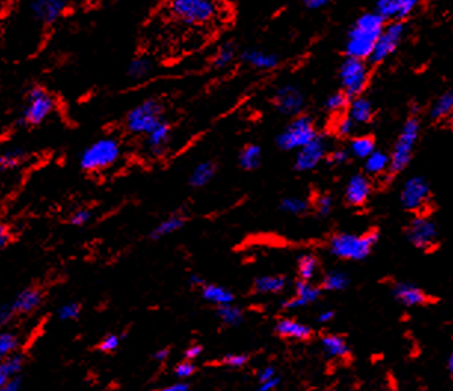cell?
Returning <instances> with one entry per match:
<instances>
[{"label": "cell", "mask_w": 453, "mask_h": 391, "mask_svg": "<svg viewBox=\"0 0 453 391\" xmlns=\"http://www.w3.org/2000/svg\"><path fill=\"white\" fill-rule=\"evenodd\" d=\"M384 21L385 20L376 12H368V14L359 17L347 36V55L363 61L369 58L378 37L384 30Z\"/></svg>", "instance_id": "obj_1"}, {"label": "cell", "mask_w": 453, "mask_h": 391, "mask_svg": "<svg viewBox=\"0 0 453 391\" xmlns=\"http://www.w3.org/2000/svg\"><path fill=\"white\" fill-rule=\"evenodd\" d=\"M171 18L187 27H205L221 17L218 0H168Z\"/></svg>", "instance_id": "obj_2"}, {"label": "cell", "mask_w": 453, "mask_h": 391, "mask_svg": "<svg viewBox=\"0 0 453 391\" xmlns=\"http://www.w3.org/2000/svg\"><path fill=\"white\" fill-rule=\"evenodd\" d=\"M378 242V233L371 232L366 234L339 233L335 234L329 242L331 254L339 260L363 261L366 260L373 246Z\"/></svg>", "instance_id": "obj_3"}, {"label": "cell", "mask_w": 453, "mask_h": 391, "mask_svg": "<svg viewBox=\"0 0 453 391\" xmlns=\"http://www.w3.org/2000/svg\"><path fill=\"white\" fill-rule=\"evenodd\" d=\"M122 155V147L115 138H101L86 147L79 159L80 168L86 172H98L115 165Z\"/></svg>", "instance_id": "obj_4"}, {"label": "cell", "mask_w": 453, "mask_h": 391, "mask_svg": "<svg viewBox=\"0 0 453 391\" xmlns=\"http://www.w3.org/2000/svg\"><path fill=\"white\" fill-rule=\"evenodd\" d=\"M55 108V99L43 86H33L25 98L20 123L24 126L42 125Z\"/></svg>", "instance_id": "obj_5"}, {"label": "cell", "mask_w": 453, "mask_h": 391, "mask_svg": "<svg viewBox=\"0 0 453 391\" xmlns=\"http://www.w3.org/2000/svg\"><path fill=\"white\" fill-rule=\"evenodd\" d=\"M43 292L39 287L29 286L20 291L14 299L0 306V326H6L17 318L27 316L42 306Z\"/></svg>", "instance_id": "obj_6"}, {"label": "cell", "mask_w": 453, "mask_h": 391, "mask_svg": "<svg viewBox=\"0 0 453 391\" xmlns=\"http://www.w3.org/2000/svg\"><path fill=\"white\" fill-rule=\"evenodd\" d=\"M160 122H163V106L157 99L150 98L128 113L126 129L136 135H148Z\"/></svg>", "instance_id": "obj_7"}, {"label": "cell", "mask_w": 453, "mask_h": 391, "mask_svg": "<svg viewBox=\"0 0 453 391\" xmlns=\"http://www.w3.org/2000/svg\"><path fill=\"white\" fill-rule=\"evenodd\" d=\"M419 136V122L417 118H410L405 125H403L401 132L397 138L393 155L389 156V171L393 173L401 172L405 169L412 157L415 144Z\"/></svg>", "instance_id": "obj_8"}, {"label": "cell", "mask_w": 453, "mask_h": 391, "mask_svg": "<svg viewBox=\"0 0 453 391\" xmlns=\"http://www.w3.org/2000/svg\"><path fill=\"white\" fill-rule=\"evenodd\" d=\"M317 136L316 126L308 116H298L277 136V145L285 151L299 150Z\"/></svg>", "instance_id": "obj_9"}, {"label": "cell", "mask_w": 453, "mask_h": 391, "mask_svg": "<svg viewBox=\"0 0 453 391\" xmlns=\"http://www.w3.org/2000/svg\"><path fill=\"white\" fill-rule=\"evenodd\" d=\"M339 79H341L343 92L348 98L359 97L364 91L369 79L368 67L364 64V61L348 57L343 62L341 70H339Z\"/></svg>", "instance_id": "obj_10"}, {"label": "cell", "mask_w": 453, "mask_h": 391, "mask_svg": "<svg viewBox=\"0 0 453 391\" xmlns=\"http://www.w3.org/2000/svg\"><path fill=\"white\" fill-rule=\"evenodd\" d=\"M403 36H405V24L401 21H393L391 24H388L378 37L369 59L375 64L385 61L398 48Z\"/></svg>", "instance_id": "obj_11"}, {"label": "cell", "mask_w": 453, "mask_h": 391, "mask_svg": "<svg viewBox=\"0 0 453 391\" xmlns=\"http://www.w3.org/2000/svg\"><path fill=\"white\" fill-rule=\"evenodd\" d=\"M273 104L275 110L285 116H298L305 107V97L298 86L287 83L275 90Z\"/></svg>", "instance_id": "obj_12"}, {"label": "cell", "mask_w": 453, "mask_h": 391, "mask_svg": "<svg viewBox=\"0 0 453 391\" xmlns=\"http://www.w3.org/2000/svg\"><path fill=\"white\" fill-rule=\"evenodd\" d=\"M408 239L418 249H431L438 239V229L430 218L415 217L408 227Z\"/></svg>", "instance_id": "obj_13"}, {"label": "cell", "mask_w": 453, "mask_h": 391, "mask_svg": "<svg viewBox=\"0 0 453 391\" xmlns=\"http://www.w3.org/2000/svg\"><path fill=\"white\" fill-rule=\"evenodd\" d=\"M430 200V185L422 176H412L401 188L400 201L409 211H421Z\"/></svg>", "instance_id": "obj_14"}, {"label": "cell", "mask_w": 453, "mask_h": 391, "mask_svg": "<svg viewBox=\"0 0 453 391\" xmlns=\"http://www.w3.org/2000/svg\"><path fill=\"white\" fill-rule=\"evenodd\" d=\"M326 155V141L319 135L307 145L298 150L295 157V169L299 172L312 171L323 160Z\"/></svg>", "instance_id": "obj_15"}, {"label": "cell", "mask_w": 453, "mask_h": 391, "mask_svg": "<svg viewBox=\"0 0 453 391\" xmlns=\"http://www.w3.org/2000/svg\"><path fill=\"white\" fill-rule=\"evenodd\" d=\"M67 8V0H31L30 9L34 20L43 25L57 22Z\"/></svg>", "instance_id": "obj_16"}, {"label": "cell", "mask_w": 453, "mask_h": 391, "mask_svg": "<svg viewBox=\"0 0 453 391\" xmlns=\"http://www.w3.org/2000/svg\"><path fill=\"white\" fill-rule=\"evenodd\" d=\"M421 0H378L376 14L384 20L401 21L418 8Z\"/></svg>", "instance_id": "obj_17"}, {"label": "cell", "mask_w": 453, "mask_h": 391, "mask_svg": "<svg viewBox=\"0 0 453 391\" xmlns=\"http://www.w3.org/2000/svg\"><path fill=\"white\" fill-rule=\"evenodd\" d=\"M322 295V289L311 285V282L298 280L295 285V295L292 298L286 299L282 307L285 310H296L304 308L310 304H314Z\"/></svg>", "instance_id": "obj_18"}, {"label": "cell", "mask_w": 453, "mask_h": 391, "mask_svg": "<svg viewBox=\"0 0 453 391\" xmlns=\"http://www.w3.org/2000/svg\"><path fill=\"white\" fill-rule=\"evenodd\" d=\"M372 192L371 181L364 175L351 176L347 188H345V199L351 206H361L366 204Z\"/></svg>", "instance_id": "obj_19"}, {"label": "cell", "mask_w": 453, "mask_h": 391, "mask_svg": "<svg viewBox=\"0 0 453 391\" xmlns=\"http://www.w3.org/2000/svg\"><path fill=\"white\" fill-rule=\"evenodd\" d=\"M275 334L294 341H307L312 336V329L308 325L294 319H280L275 325Z\"/></svg>", "instance_id": "obj_20"}, {"label": "cell", "mask_w": 453, "mask_h": 391, "mask_svg": "<svg viewBox=\"0 0 453 391\" xmlns=\"http://www.w3.org/2000/svg\"><path fill=\"white\" fill-rule=\"evenodd\" d=\"M171 141V126L165 120L147 135V148L153 156L159 157L165 153Z\"/></svg>", "instance_id": "obj_21"}, {"label": "cell", "mask_w": 453, "mask_h": 391, "mask_svg": "<svg viewBox=\"0 0 453 391\" xmlns=\"http://www.w3.org/2000/svg\"><path fill=\"white\" fill-rule=\"evenodd\" d=\"M393 295L400 304L406 307H417L426 302L425 292L412 283H396L393 286Z\"/></svg>", "instance_id": "obj_22"}, {"label": "cell", "mask_w": 453, "mask_h": 391, "mask_svg": "<svg viewBox=\"0 0 453 391\" xmlns=\"http://www.w3.org/2000/svg\"><path fill=\"white\" fill-rule=\"evenodd\" d=\"M240 57L245 64L258 70H273L279 66V57L257 48L243 50Z\"/></svg>", "instance_id": "obj_23"}, {"label": "cell", "mask_w": 453, "mask_h": 391, "mask_svg": "<svg viewBox=\"0 0 453 391\" xmlns=\"http://www.w3.org/2000/svg\"><path fill=\"white\" fill-rule=\"evenodd\" d=\"M287 280L282 274H268L257 277L254 282V292L259 295H277L286 289Z\"/></svg>", "instance_id": "obj_24"}, {"label": "cell", "mask_w": 453, "mask_h": 391, "mask_svg": "<svg viewBox=\"0 0 453 391\" xmlns=\"http://www.w3.org/2000/svg\"><path fill=\"white\" fill-rule=\"evenodd\" d=\"M187 222L185 215L182 213H172L168 218L160 221L153 230L150 233L151 241H160L163 237H168L176 232H180L184 229V225Z\"/></svg>", "instance_id": "obj_25"}, {"label": "cell", "mask_w": 453, "mask_h": 391, "mask_svg": "<svg viewBox=\"0 0 453 391\" xmlns=\"http://www.w3.org/2000/svg\"><path fill=\"white\" fill-rule=\"evenodd\" d=\"M201 297H203L205 301L210 302V304L221 307L226 304H233L234 302V294L229 289H225L220 285H210L205 283L201 286Z\"/></svg>", "instance_id": "obj_26"}, {"label": "cell", "mask_w": 453, "mask_h": 391, "mask_svg": "<svg viewBox=\"0 0 453 391\" xmlns=\"http://www.w3.org/2000/svg\"><path fill=\"white\" fill-rule=\"evenodd\" d=\"M27 153L21 147H10L0 153V173L15 171L24 165Z\"/></svg>", "instance_id": "obj_27"}, {"label": "cell", "mask_w": 453, "mask_h": 391, "mask_svg": "<svg viewBox=\"0 0 453 391\" xmlns=\"http://www.w3.org/2000/svg\"><path fill=\"white\" fill-rule=\"evenodd\" d=\"M373 116V108L371 101L361 97H356L350 104L348 118L352 119L354 123H368Z\"/></svg>", "instance_id": "obj_28"}, {"label": "cell", "mask_w": 453, "mask_h": 391, "mask_svg": "<svg viewBox=\"0 0 453 391\" xmlns=\"http://www.w3.org/2000/svg\"><path fill=\"white\" fill-rule=\"evenodd\" d=\"M322 347L327 356L344 359L348 356L350 348L345 339L339 335H324L322 338Z\"/></svg>", "instance_id": "obj_29"}, {"label": "cell", "mask_w": 453, "mask_h": 391, "mask_svg": "<svg viewBox=\"0 0 453 391\" xmlns=\"http://www.w3.org/2000/svg\"><path fill=\"white\" fill-rule=\"evenodd\" d=\"M24 359L21 355H12L0 364V390H2L12 378L21 375Z\"/></svg>", "instance_id": "obj_30"}, {"label": "cell", "mask_w": 453, "mask_h": 391, "mask_svg": "<svg viewBox=\"0 0 453 391\" xmlns=\"http://www.w3.org/2000/svg\"><path fill=\"white\" fill-rule=\"evenodd\" d=\"M215 172H217L215 163L209 162V160L208 162H201L193 169V172L190 175V184L193 187H196V188L205 187L213 180Z\"/></svg>", "instance_id": "obj_31"}, {"label": "cell", "mask_w": 453, "mask_h": 391, "mask_svg": "<svg viewBox=\"0 0 453 391\" xmlns=\"http://www.w3.org/2000/svg\"><path fill=\"white\" fill-rule=\"evenodd\" d=\"M348 285H350L348 274L345 271L333 270L324 276L322 289H324V291H329V292H339V291H344V289H347Z\"/></svg>", "instance_id": "obj_32"}, {"label": "cell", "mask_w": 453, "mask_h": 391, "mask_svg": "<svg viewBox=\"0 0 453 391\" xmlns=\"http://www.w3.org/2000/svg\"><path fill=\"white\" fill-rule=\"evenodd\" d=\"M217 314L220 320L229 327H236L243 322V310L240 307H237L234 302L233 304H226L217 307Z\"/></svg>", "instance_id": "obj_33"}, {"label": "cell", "mask_w": 453, "mask_h": 391, "mask_svg": "<svg viewBox=\"0 0 453 391\" xmlns=\"http://www.w3.org/2000/svg\"><path fill=\"white\" fill-rule=\"evenodd\" d=\"M453 115V92L440 95L431 107V118L436 120L446 119Z\"/></svg>", "instance_id": "obj_34"}, {"label": "cell", "mask_w": 453, "mask_h": 391, "mask_svg": "<svg viewBox=\"0 0 453 391\" xmlns=\"http://www.w3.org/2000/svg\"><path fill=\"white\" fill-rule=\"evenodd\" d=\"M261 156H262L261 147L257 144H249L242 150L238 162H240V166L243 169L254 171L261 165Z\"/></svg>", "instance_id": "obj_35"}, {"label": "cell", "mask_w": 453, "mask_h": 391, "mask_svg": "<svg viewBox=\"0 0 453 391\" xmlns=\"http://www.w3.org/2000/svg\"><path fill=\"white\" fill-rule=\"evenodd\" d=\"M317 270H319V261L316 257L311 254H305V255L299 257V260H298L299 280L311 282L312 277L316 276Z\"/></svg>", "instance_id": "obj_36"}, {"label": "cell", "mask_w": 453, "mask_h": 391, "mask_svg": "<svg viewBox=\"0 0 453 391\" xmlns=\"http://www.w3.org/2000/svg\"><path fill=\"white\" fill-rule=\"evenodd\" d=\"M151 70H153V64H151V61L148 58L140 57V58H135L129 62L126 73H128L129 79L141 80V79L147 78V76L151 73Z\"/></svg>", "instance_id": "obj_37"}, {"label": "cell", "mask_w": 453, "mask_h": 391, "mask_svg": "<svg viewBox=\"0 0 453 391\" xmlns=\"http://www.w3.org/2000/svg\"><path fill=\"white\" fill-rule=\"evenodd\" d=\"M18 348V336L14 332L0 331V364L12 355H15Z\"/></svg>", "instance_id": "obj_38"}, {"label": "cell", "mask_w": 453, "mask_h": 391, "mask_svg": "<svg viewBox=\"0 0 453 391\" xmlns=\"http://www.w3.org/2000/svg\"><path fill=\"white\" fill-rule=\"evenodd\" d=\"M364 168L372 175L382 173L387 169H389V156H387L382 151H373V153L366 157V163H364Z\"/></svg>", "instance_id": "obj_39"}, {"label": "cell", "mask_w": 453, "mask_h": 391, "mask_svg": "<svg viewBox=\"0 0 453 391\" xmlns=\"http://www.w3.org/2000/svg\"><path fill=\"white\" fill-rule=\"evenodd\" d=\"M350 151L352 156L359 159H366L375 151V143L371 136H357L351 141Z\"/></svg>", "instance_id": "obj_40"}, {"label": "cell", "mask_w": 453, "mask_h": 391, "mask_svg": "<svg viewBox=\"0 0 453 391\" xmlns=\"http://www.w3.org/2000/svg\"><path fill=\"white\" fill-rule=\"evenodd\" d=\"M280 211L285 213H289V215H302L308 211V201L302 197L291 196V197H285L280 205Z\"/></svg>", "instance_id": "obj_41"}, {"label": "cell", "mask_w": 453, "mask_h": 391, "mask_svg": "<svg viewBox=\"0 0 453 391\" xmlns=\"http://www.w3.org/2000/svg\"><path fill=\"white\" fill-rule=\"evenodd\" d=\"M236 58V48L233 43H224L215 54V58H213V66L217 69H224L226 66H230L231 62Z\"/></svg>", "instance_id": "obj_42"}, {"label": "cell", "mask_w": 453, "mask_h": 391, "mask_svg": "<svg viewBox=\"0 0 453 391\" xmlns=\"http://www.w3.org/2000/svg\"><path fill=\"white\" fill-rule=\"evenodd\" d=\"M80 313H82V306L79 304V302L70 301V302H66V304H62L58 308L57 316L61 322H71V320L79 319Z\"/></svg>", "instance_id": "obj_43"}, {"label": "cell", "mask_w": 453, "mask_h": 391, "mask_svg": "<svg viewBox=\"0 0 453 391\" xmlns=\"http://www.w3.org/2000/svg\"><path fill=\"white\" fill-rule=\"evenodd\" d=\"M347 103H348V97L344 92H336L326 99L324 107L332 113H336V111H341L347 106Z\"/></svg>", "instance_id": "obj_44"}, {"label": "cell", "mask_w": 453, "mask_h": 391, "mask_svg": "<svg viewBox=\"0 0 453 391\" xmlns=\"http://www.w3.org/2000/svg\"><path fill=\"white\" fill-rule=\"evenodd\" d=\"M249 356L245 355V353H230V355H226L221 359V363L229 368H243Z\"/></svg>", "instance_id": "obj_45"}, {"label": "cell", "mask_w": 453, "mask_h": 391, "mask_svg": "<svg viewBox=\"0 0 453 391\" xmlns=\"http://www.w3.org/2000/svg\"><path fill=\"white\" fill-rule=\"evenodd\" d=\"M120 341H122V338L119 335L110 334V335L104 336L103 341L98 344V350L110 355V353H115L120 347Z\"/></svg>", "instance_id": "obj_46"}, {"label": "cell", "mask_w": 453, "mask_h": 391, "mask_svg": "<svg viewBox=\"0 0 453 391\" xmlns=\"http://www.w3.org/2000/svg\"><path fill=\"white\" fill-rule=\"evenodd\" d=\"M196 372V367L194 363L190 360H184L181 363H178L173 369V374L176 378H180V380H187V378L193 376Z\"/></svg>", "instance_id": "obj_47"}, {"label": "cell", "mask_w": 453, "mask_h": 391, "mask_svg": "<svg viewBox=\"0 0 453 391\" xmlns=\"http://www.w3.org/2000/svg\"><path fill=\"white\" fill-rule=\"evenodd\" d=\"M92 218V212L89 209H78L71 213L70 224L74 227H83Z\"/></svg>", "instance_id": "obj_48"}, {"label": "cell", "mask_w": 453, "mask_h": 391, "mask_svg": "<svg viewBox=\"0 0 453 391\" xmlns=\"http://www.w3.org/2000/svg\"><path fill=\"white\" fill-rule=\"evenodd\" d=\"M356 128V123L352 122L351 118L345 116V118H341L338 120L336 126H335V131L338 135H341V136H348L352 134V131H354Z\"/></svg>", "instance_id": "obj_49"}, {"label": "cell", "mask_w": 453, "mask_h": 391, "mask_svg": "<svg viewBox=\"0 0 453 391\" xmlns=\"http://www.w3.org/2000/svg\"><path fill=\"white\" fill-rule=\"evenodd\" d=\"M332 208H333V200H332L331 196L323 194V196H320L317 199V201H316V209H317L319 215L327 217L332 212Z\"/></svg>", "instance_id": "obj_50"}, {"label": "cell", "mask_w": 453, "mask_h": 391, "mask_svg": "<svg viewBox=\"0 0 453 391\" xmlns=\"http://www.w3.org/2000/svg\"><path fill=\"white\" fill-rule=\"evenodd\" d=\"M12 241V233L9 230V227L0 222V255L3 254V250L10 245Z\"/></svg>", "instance_id": "obj_51"}, {"label": "cell", "mask_w": 453, "mask_h": 391, "mask_svg": "<svg viewBox=\"0 0 453 391\" xmlns=\"http://www.w3.org/2000/svg\"><path fill=\"white\" fill-rule=\"evenodd\" d=\"M201 353H203V347L199 346V344H194V346H190L185 350L184 357H185V360L194 362L196 359H199L201 356Z\"/></svg>", "instance_id": "obj_52"}, {"label": "cell", "mask_w": 453, "mask_h": 391, "mask_svg": "<svg viewBox=\"0 0 453 391\" xmlns=\"http://www.w3.org/2000/svg\"><path fill=\"white\" fill-rule=\"evenodd\" d=\"M280 381H282V380H280V376L277 375V376L271 378V380H268V381H266V383L258 384L257 391H274L277 387L280 385Z\"/></svg>", "instance_id": "obj_53"}, {"label": "cell", "mask_w": 453, "mask_h": 391, "mask_svg": "<svg viewBox=\"0 0 453 391\" xmlns=\"http://www.w3.org/2000/svg\"><path fill=\"white\" fill-rule=\"evenodd\" d=\"M277 376V371L274 367H266L264 369H261L258 372V384L261 383H266L268 380H271V378Z\"/></svg>", "instance_id": "obj_54"}, {"label": "cell", "mask_w": 453, "mask_h": 391, "mask_svg": "<svg viewBox=\"0 0 453 391\" xmlns=\"http://www.w3.org/2000/svg\"><path fill=\"white\" fill-rule=\"evenodd\" d=\"M347 159H348V151H345V150H336V151H333V153L331 155L329 162L333 163V165H341V163H344Z\"/></svg>", "instance_id": "obj_55"}, {"label": "cell", "mask_w": 453, "mask_h": 391, "mask_svg": "<svg viewBox=\"0 0 453 391\" xmlns=\"http://www.w3.org/2000/svg\"><path fill=\"white\" fill-rule=\"evenodd\" d=\"M22 388V378L21 375L12 378V380L2 388L0 391H21Z\"/></svg>", "instance_id": "obj_56"}, {"label": "cell", "mask_w": 453, "mask_h": 391, "mask_svg": "<svg viewBox=\"0 0 453 391\" xmlns=\"http://www.w3.org/2000/svg\"><path fill=\"white\" fill-rule=\"evenodd\" d=\"M159 391H190V385H188L184 381H180V383H173V384H171L168 387H163Z\"/></svg>", "instance_id": "obj_57"}, {"label": "cell", "mask_w": 453, "mask_h": 391, "mask_svg": "<svg viewBox=\"0 0 453 391\" xmlns=\"http://www.w3.org/2000/svg\"><path fill=\"white\" fill-rule=\"evenodd\" d=\"M331 2L332 0H304V5L308 9H320V8L327 6Z\"/></svg>", "instance_id": "obj_58"}, {"label": "cell", "mask_w": 453, "mask_h": 391, "mask_svg": "<svg viewBox=\"0 0 453 391\" xmlns=\"http://www.w3.org/2000/svg\"><path fill=\"white\" fill-rule=\"evenodd\" d=\"M333 318H335V311L333 310H329V308L322 310L319 313V316H317V322L319 323H329V322H332Z\"/></svg>", "instance_id": "obj_59"}, {"label": "cell", "mask_w": 453, "mask_h": 391, "mask_svg": "<svg viewBox=\"0 0 453 391\" xmlns=\"http://www.w3.org/2000/svg\"><path fill=\"white\" fill-rule=\"evenodd\" d=\"M169 348H160V350H157L156 353H154V355H153V359L156 360V362H165L168 357H169Z\"/></svg>", "instance_id": "obj_60"}, {"label": "cell", "mask_w": 453, "mask_h": 391, "mask_svg": "<svg viewBox=\"0 0 453 391\" xmlns=\"http://www.w3.org/2000/svg\"><path fill=\"white\" fill-rule=\"evenodd\" d=\"M206 282L203 280V279H201V277L200 276H197V274H192V277H190V285L192 286H194V287H201V286H203Z\"/></svg>", "instance_id": "obj_61"}, {"label": "cell", "mask_w": 453, "mask_h": 391, "mask_svg": "<svg viewBox=\"0 0 453 391\" xmlns=\"http://www.w3.org/2000/svg\"><path fill=\"white\" fill-rule=\"evenodd\" d=\"M447 368H449V372H450V375L453 376V353H452L450 357H449V362H447Z\"/></svg>", "instance_id": "obj_62"}, {"label": "cell", "mask_w": 453, "mask_h": 391, "mask_svg": "<svg viewBox=\"0 0 453 391\" xmlns=\"http://www.w3.org/2000/svg\"><path fill=\"white\" fill-rule=\"evenodd\" d=\"M450 126H452V129H453V115L450 116Z\"/></svg>", "instance_id": "obj_63"}]
</instances>
